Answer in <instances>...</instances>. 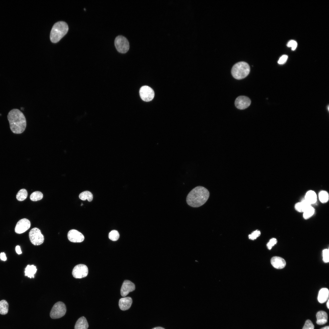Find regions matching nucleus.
Segmentation results:
<instances>
[{"label": "nucleus", "instance_id": "nucleus-1", "mask_svg": "<svg viewBox=\"0 0 329 329\" xmlns=\"http://www.w3.org/2000/svg\"><path fill=\"white\" fill-rule=\"evenodd\" d=\"M209 196V192L206 188L198 186L193 188L188 193L186 197V202L191 207H199L206 202Z\"/></svg>", "mask_w": 329, "mask_h": 329}, {"label": "nucleus", "instance_id": "nucleus-2", "mask_svg": "<svg viewBox=\"0 0 329 329\" xmlns=\"http://www.w3.org/2000/svg\"><path fill=\"white\" fill-rule=\"evenodd\" d=\"M7 118L10 128L13 133L20 134L24 131L26 126V119L19 110L14 109L11 110L8 114Z\"/></svg>", "mask_w": 329, "mask_h": 329}, {"label": "nucleus", "instance_id": "nucleus-3", "mask_svg": "<svg viewBox=\"0 0 329 329\" xmlns=\"http://www.w3.org/2000/svg\"><path fill=\"white\" fill-rule=\"evenodd\" d=\"M68 29L67 24L64 22L59 21L55 23L50 33L51 41L53 43L58 42L66 34Z\"/></svg>", "mask_w": 329, "mask_h": 329}, {"label": "nucleus", "instance_id": "nucleus-4", "mask_svg": "<svg viewBox=\"0 0 329 329\" xmlns=\"http://www.w3.org/2000/svg\"><path fill=\"white\" fill-rule=\"evenodd\" d=\"M250 71V67L246 62H239L233 66L231 70L232 75L237 80H241L246 77Z\"/></svg>", "mask_w": 329, "mask_h": 329}, {"label": "nucleus", "instance_id": "nucleus-5", "mask_svg": "<svg viewBox=\"0 0 329 329\" xmlns=\"http://www.w3.org/2000/svg\"><path fill=\"white\" fill-rule=\"evenodd\" d=\"M66 312L65 304L62 302H58L52 307L50 312V317L53 319L59 318L63 316Z\"/></svg>", "mask_w": 329, "mask_h": 329}, {"label": "nucleus", "instance_id": "nucleus-6", "mask_svg": "<svg viewBox=\"0 0 329 329\" xmlns=\"http://www.w3.org/2000/svg\"><path fill=\"white\" fill-rule=\"evenodd\" d=\"M114 43L117 50L120 53H126L129 49V45L128 40L122 35L117 36L115 38Z\"/></svg>", "mask_w": 329, "mask_h": 329}, {"label": "nucleus", "instance_id": "nucleus-7", "mask_svg": "<svg viewBox=\"0 0 329 329\" xmlns=\"http://www.w3.org/2000/svg\"><path fill=\"white\" fill-rule=\"evenodd\" d=\"M29 237L31 242L34 245L38 246L42 244L44 241L43 235L40 230L37 228L32 229L29 233Z\"/></svg>", "mask_w": 329, "mask_h": 329}, {"label": "nucleus", "instance_id": "nucleus-8", "mask_svg": "<svg viewBox=\"0 0 329 329\" xmlns=\"http://www.w3.org/2000/svg\"><path fill=\"white\" fill-rule=\"evenodd\" d=\"M139 93L141 99L146 102L151 101L154 96V90L147 86H144L141 87L140 89Z\"/></svg>", "mask_w": 329, "mask_h": 329}, {"label": "nucleus", "instance_id": "nucleus-9", "mask_svg": "<svg viewBox=\"0 0 329 329\" xmlns=\"http://www.w3.org/2000/svg\"><path fill=\"white\" fill-rule=\"evenodd\" d=\"M88 272L87 267L83 264H80L76 265L72 271V275L76 278H81L86 277Z\"/></svg>", "mask_w": 329, "mask_h": 329}, {"label": "nucleus", "instance_id": "nucleus-10", "mask_svg": "<svg viewBox=\"0 0 329 329\" xmlns=\"http://www.w3.org/2000/svg\"><path fill=\"white\" fill-rule=\"evenodd\" d=\"M30 226V221L26 218H23L19 220L16 226L15 230L17 234L22 233L27 230Z\"/></svg>", "mask_w": 329, "mask_h": 329}, {"label": "nucleus", "instance_id": "nucleus-11", "mask_svg": "<svg viewBox=\"0 0 329 329\" xmlns=\"http://www.w3.org/2000/svg\"><path fill=\"white\" fill-rule=\"evenodd\" d=\"M251 103V100L249 97L246 96H240L236 99L235 104L237 108L242 110L248 108Z\"/></svg>", "mask_w": 329, "mask_h": 329}, {"label": "nucleus", "instance_id": "nucleus-12", "mask_svg": "<svg viewBox=\"0 0 329 329\" xmlns=\"http://www.w3.org/2000/svg\"><path fill=\"white\" fill-rule=\"evenodd\" d=\"M67 236L68 239L73 242H80L84 239L83 234L78 231L73 229L69 231Z\"/></svg>", "mask_w": 329, "mask_h": 329}, {"label": "nucleus", "instance_id": "nucleus-13", "mask_svg": "<svg viewBox=\"0 0 329 329\" xmlns=\"http://www.w3.org/2000/svg\"><path fill=\"white\" fill-rule=\"evenodd\" d=\"M134 284L128 280H125L123 282L120 290L121 295L122 297L126 296L130 292L135 290Z\"/></svg>", "mask_w": 329, "mask_h": 329}, {"label": "nucleus", "instance_id": "nucleus-14", "mask_svg": "<svg viewBox=\"0 0 329 329\" xmlns=\"http://www.w3.org/2000/svg\"><path fill=\"white\" fill-rule=\"evenodd\" d=\"M271 262L272 266L277 269L284 268L286 264L285 261L284 259L278 256L272 257L271 259Z\"/></svg>", "mask_w": 329, "mask_h": 329}, {"label": "nucleus", "instance_id": "nucleus-15", "mask_svg": "<svg viewBox=\"0 0 329 329\" xmlns=\"http://www.w3.org/2000/svg\"><path fill=\"white\" fill-rule=\"evenodd\" d=\"M132 303V299L130 297H127L121 298L119 301V306L120 309L123 311L128 310Z\"/></svg>", "mask_w": 329, "mask_h": 329}, {"label": "nucleus", "instance_id": "nucleus-16", "mask_svg": "<svg viewBox=\"0 0 329 329\" xmlns=\"http://www.w3.org/2000/svg\"><path fill=\"white\" fill-rule=\"evenodd\" d=\"M317 323L319 325L326 324L327 321L328 316L327 313L323 311H318L316 314Z\"/></svg>", "mask_w": 329, "mask_h": 329}, {"label": "nucleus", "instance_id": "nucleus-17", "mask_svg": "<svg viewBox=\"0 0 329 329\" xmlns=\"http://www.w3.org/2000/svg\"><path fill=\"white\" fill-rule=\"evenodd\" d=\"M329 297V290L326 288L321 289L319 291L317 299L318 302L321 303L327 301Z\"/></svg>", "mask_w": 329, "mask_h": 329}, {"label": "nucleus", "instance_id": "nucleus-18", "mask_svg": "<svg viewBox=\"0 0 329 329\" xmlns=\"http://www.w3.org/2000/svg\"><path fill=\"white\" fill-rule=\"evenodd\" d=\"M88 327L86 319L84 317H82L76 322L75 326V329H87Z\"/></svg>", "mask_w": 329, "mask_h": 329}, {"label": "nucleus", "instance_id": "nucleus-19", "mask_svg": "<svg viewBox=\"0 0 329 329\" xmlns=\"http://www.w3.org/2000/svg\"><path fill=\"white\" fill-rule=\"evenodd\" d=\"M304 199L310 204L315 203L317 200V196L315 192L309 190L306 193Z\"/></svg>", "mask_w": 329, "mask_h": 329}, {"label": "nucleus", "instance_id": "nucleus-20", "mask_svg": "<svg viewBox=\"0 0 329 329\" xmlns=\"http://www.w3.org/2000/svg\"><path fill=\"white\" fill-rule=\"evenodd\" d=\"M37 271L36 267L34 265H28L25 269V275L30 278H34Z\"/></svg>", "mask_w": 329, "mask_h": 329}, {"label": "nucleus", "instance_id": "nucleus-21", "mask_svg": "<svg viewBox=\"0 0 329 329\" xmlns=\"http://www.w3.org/2000/svg\"><path fill=\"white\" fill-rule=\"evenodd\" d=\"M311 206L304 199L301 202L296 203L295 205V210L299 212H303L308 207Z\"/></svg>", "mask_w": 329, "mask_h": 329}, {"label": "nucleus", "instance_id": "nucleus-22", "mask_svg": "<svg viewBox=\"0 0 329 329\" xmlns=\"http://www.w3.org/2000/svg\"><path fill=\"white\" fill-rule=\"evenodd\" d=\"M79 197L82 200H87L89 202H91L93 200V195L90 192L85 191L79 194Z\"/></svg>", "mask_w": 329, "mask_h": 329}, {"label": "nucleus", "instance_id": "nucleus-23", "mask_svg": "<svg viewBox=\"0 0 329 329\" xmlns=\"http://www.w3.org/2000/svg\"><path fill=\"white\" fill-rule=\"evenodd\" d=\"M9 304L5 300L0 301V314L2 315L6 314L8 311Z\"/></svg>", "mask_w": 329, "mask_h": 329}, {"label": "nucleus", "instance_id": "nucleus-24", "mask_svg": "<svg viewBox=\"0 0 329 329\" xmlns=\"http://www.w3.org/2000/svg\"><path fill=\"white\" fill-rule=\"evenodd\" d=\"M27 196V192L25 189H22L19 190L16 195L17 200L19 201H22L25 200Z\"/></svg>", "mask_w": 329, "mask_h": 329}, {"label": "nucleus", "instance_id": "nucleus-25", "mask_svg": "<svg viewBox=\"0 0 329 329\" xmlns=\"http://www.w3.org/2000/svg\"><path fill=\"white\" fill-rule=\"evenodd\" d=\"M314 212V208L311 206L306 208L303 212V217L305 219H308L313 215Z\"/></svg>", "mask_w": 329, "mask_h": 329}, {"label": "nucleus", "instance_id": "nucleus-26", "mask_svg": "<svg viewBox=\"0 0 329 329\" xmlns=\"http://www.w3.org/2000/svg\"><path fill=\"white\" fill-rule=\"evenodd\" d=\"M43 197V194L41 192L36 191L33 193L30 196V199L32 201H36L41 200Z\"/></svg>", "mask_w": 329, "mask_h": 329}, {"label": "nucleus", "instance_id": "nucleus-27", "mask_svg": "<svg viewBox=\"0 0 329 329\" xmlns=\"http://www.w3.org/2000/svg\"><path fill=\"white\" fill-rule=\"evenodd\" d=\"M319 198L320 201L322 203L327 202L329 200V194L325 191H321L319 193Z\"/></svg>", "mask_w": 329, "mask_h": 329}, {"label": "nucleus", "instance_id": "nucleus-28", "mask_svg": "<svg viewBox=\"0 0 329 329\" xmlns=\"http://www.w3.org/2000/svg\"><path fill=\"white\" fill-rule=\"evenodd\" d=\"M108 237L110 240L113 241H116L119 239V234L118 231L113 230L109 233Z\"/></svg>", "mask_w": 329, "mask_h": 329}, {"label": "nucleus", "instance_id": "nucleus-29", "mask_svg": "<svg viewBox=\"0 0 329 329\" xmlns=\"http://www.w3.org/2000/svg\"><path fill=\"white\" fill-rule=\"evenodd\" d=\"M261 233L260 231L257 230L253 231L251 234L249 235V239L254 240L260 236Z\"/></svg>", "mask_w": 329, "mask_h": 329}, {"label": "nucleus", "instance_id": "nucleus-30", "mask_svg": "<svg viewBox=\"0 0 329 329\" xmlns=\"http://www.w3.org/2000/svg\"><path fill=\"white\" fill-rule=\"evenodd\" d=\"M323 260L325 263L329 261V251L327 249H325L323 251Z\"/></svg>", "mask_w": 329, "mask_h": 329}, {"label": "nucleus", "instance_id": "nucleus-31", "mask_svg": "<svg viewBox=\"0 0 329 329\" xmlns=\"http://www.w3.org/2000/svg\"><path fill=\"white\" fill-rule=\"evenodd\" d=\"M314 326L312 321L309 320H307L303 327L302 329H314Z\"/></svg>", "mask_w": 329, "mask_h": 329}, {"label": "nucleus", "instance_id": "nucleus-32", "mask_svg": "<svg viewBox=\"0 0 329 329\" xmlns=\"http://www.w3.org/2000/svg\"><path fill=\"white\" fill-rule=\"evenodd\" d=\"M287 46L288 47H291L292 50L294 51L297 47V43L295 41L291 40L288 43Z\"/></svg>", "mask_w": 329, "mask_h": 329}, {"label": "nucleus", "instance_id": "nucleus-33", "mask_svg": "<svg viewBox=\"0 0 329 329\" xmlns=\"http://www.w3.org/2000/svg\"><path fill=\"white\" fill-rule=\"evenodd\" d=\"M277 239L275 238H272L271 239L267 244L268 249L271 250L272 247L277 243Z\"/></svg>", "mask_w": 329, "mask_h": 329}, {"label": "nucleus", "instance_id": "nucleus-34", "mask_svg": "<svg viewBox=\"0 0 329 329\" xmlns=\"http://www.w3.org/2000/svg\"><path fill=\"white\" fill-rule=\"evenodd\" d=\"M288 58V56L286 55H282L279 58L278 61V63L279 64H283L286 62Z\"/></svg>", "mask_w": 329, "mask_h": 329}, {"label": "nucleus", "instance_id": "nucleus-35", "mask_svg": "<svg viewBox=\"0 0 329 329\" xmlns=\"http://www.w3.org/2000/svg\"><path fill=\"white\" fill-rule=\"evenodd\" d=\"M0 258L2 260L4 261L6 260L7 258L5 254L3 252L1 253L0 254Z\"/></svg>", "mask_w": 329, "mask_h": 329}, {"label": "nucleus", "instance_id": "nucleus-36", "mask_svg": "<svg viewBox=\"0 0 329 329\" xmlns=\"http://www.w3.org/2000/svg\"><path fill=\"white\" fill-rule=\"evenodd\" d=\"M15 249L16 253L18 254H20L22 253V252L19 246H17L16 247Z\"/></svg>", "mask_w": 329, "mask_h": 329}, {"label": "nucleus", "instance_id": "nucleus-37", "mask_svg": "<svg viewBox=\"0 0 329 329\" xmlns=\"http://www.w3.org/2000/svg\"><path fill=\"white\" fill-rule=\"evenodd\" d=\"M152 329H165L163 328L162 327H154V328H152Z\"/></svg>", "mask_w": 329, "mask_h": 329}, {"label": "nucleus", "instance_id": "nucleus-38", "mask_svg": "<svg viewBox=\"0 0 329 329\" xmlns=\"http://www.w3.org/2000/svg\"><path fill=\"white\" fill-rule=\"evenodd\" d=\"M326 304H327V308L329 309V299L327 301V302Z\"/></svg>", "mask_w": 329, "mask_h": 329}, {"label": "nucleus", "instance_id": "nucleus-39", "mask_svg": "<svg viewBox=\"0 0 329 329\" xmlns=\"http://www.w3.org/2000/svg\"><path fill=\"white\" fill-rule=\"evenodd\" d=\"M320 329H329V326H325V327H323L321 328Z\"/></svg>", "mask_w": 329, "mask_h": 329}, {"label": "nucleus", "instance_id": "nucleus-40", "mask_svg": "<svg viewBox=\"0 0 329 329\" xmlns=\"http://www.w3.org/2000/svg\"><path fill=\"white\" fill-rule=\"evenodd\" d=\"M83 205V204L82 203V204H81V206H82V205Z\"/></svg>", "mask_w": 329, "mask_h": 329}]
</instances>
